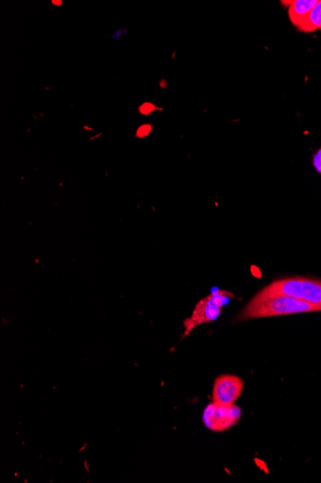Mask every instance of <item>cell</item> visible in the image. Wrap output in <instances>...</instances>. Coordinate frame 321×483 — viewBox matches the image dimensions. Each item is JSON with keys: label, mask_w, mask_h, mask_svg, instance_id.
I'll return each mask as SVG.
<instances>
[{"label": "cell", "mask_w": 321, "mask_h": 483, "mask_svg": "<svg viewBox=\"0 0 321 483\" xmlns=\"http://www.w3.org/2000/svg\"><path fill=\"white\" fill-rule=\"evenodd\" d=\"M153 109H154L153 105H151V103H144V105L141 106L140 112L141 114L148 115L149 113H151L152 111H153Z\"/></svg>", "instance_id": "30bf717a"}, {"label": "cell", "mask_w": 321, "mask_h": 483, "mask_svg": "<svg viewBox=\"0 0 321 483\" xmlns=\"http://www.w3.org/2000/svg\"><path fill=\"white\" fill-rule=\"evenodd\" d=\"M313 164H314V166L317 172L321 174V148L318 149L314 157H313Z\"/></svg>", "instance_id": "ba28073f"}, {"label": "cell", "mask_w": 321, "mask_h": 483, "mask_svg": "<svg viewBox=\"0 0 321 483\" xmlns=\"http://www.w3.org/2000/svg\"><path fill=\"white\" fill-rule=\"evenodd\" d=\"M234 297L235 295L227 290H213L210 295L197 302L191 317L185 320L182 338H186L200 325L215 322L221 316L222 309L229 303L230 299Z\"/></svg>", "instance_id": "3957f363"}, {"label": "cell", "mask_w": 321, "mask_h": 483, "mask_svg": "<svg viewBox=\"0 0 321 483\" xmlns=\"http://www.w3.org/2000/svg\"><path fill=\"white\" fill-rule=\"evenodd\" d=\"M317 0H296L288 8V17L294 26H298L305 20L313 8L317 4Z\"/></svg>", "instance_id": "8992f818"}, {"label": "cell", "mask_w": 321, "mask_h": 483, "mask_svg": "<svg viewBox=\"0 0 321 483\" xmlns=\"http://www.w3.org/2000/svg\"><path fill=\"white\" fill-rule=\"evenodd\" d=\"M320 29H321V28H320Z\"/></svg>", "instance_id": "7c38bea8"}, {"label": "cell", "mask_w": 321, "mask_h": 483, "mask_svg": "<svg viewBox=\"0 0 321 483\" xmlns=\"http://www.w3.org/2000/svg\"><path fill=\"white\" fill-rule=\"evenodd\" d=\"M240 417H242V410L236 404L226 407V405L212 402L205 408L202 420L206 428L210 431L221 432L236 426Z\"/></svg>", "instance_id": "277c9868"}, {"label": "cell", "mask_w": 321, "mask_h": 483, "mask_svg": "<svg viewBox=\"0 0 321 483\" xmlns=\"http://www.w3.org/2000/svg\"><path fill=\"white\" fill-rule=\"evenodd\" d=\"M260 293L263 295H284L300 299L311 304L321 312V281L320 280L291 277L277 280L267 285Z\"/></svg>", "instance_id": "7a4b0ae2"}, {"label": "cell", "mask_w": 321, "mask_h": 483, "mask_svg": "<svg viewBox=\"0 0 321 483\" xmlns=\"http://www.w3.org/2000/svg\"><path fill=\"white\" fill-rule=\"evenodd\" d=\"M151 125H141V127H139V130H137V135L138 137H144V136L148 135L149 132H151Z\"/></svg>", "instance_id": "9c48e42d"}, {"label": "cell", "mask_w": 321, "mask_h": 483, "mask_svg": "<svg viewBox=\"0 0 321 483\" xmlns=\"http://www.w3.org/2000/svg\"><path fill=\"white\" fill-rule=\"evenodd\" d=\"M321 28V0L317 2L305 20L298 26V30L304 33H311Z\"/></svg>", "instance_id": "52a82bcc"}, {"label": "cell", "mask_w": 321, "mask_h": 483, "mask_svg": "<svg viewBox=\"0 0 321 483\" xmlns=\"http://www.w3.org/2000/svg\"><path fill=\"white\" fill-rule=\"evenodd\" d=\"M320 312L311 304L300 299L284 295H263L259 292L247 304L240 314L243 320L263 319V317L286 316V314Z\"/></svg>", "instance_id": "6da1fadb"}, {"label": "cell", "mask_w": 321, "mask_h": 483, "mask_svg": "<svg viewBox=\"0 0 321 483\" xmlns=\"http://www.w3.org/2000/svg\"><path fill=\"white\" fill-rule=\"evenodd\" d=\"M52 4H54L56 5H61L62 2L61 1H52Z\"/></svg>", "instance_id": "8fae6325"}, {"label": "cell", "mask_w": 321, "mask_h": 483, "mask_svg": "<svg viewBox=\"0 0 321 483\" xmlns=\"http://www.w3.org/2000/svg\"><path fill=\"white\" fill-rule=\"evenodd\" d=\"M245 383L239 376L222 375L214 382L212 399L216 404L231 407L242 394Z\"/></svg>", "instance_id": "5b68a950"}]
</instances>
